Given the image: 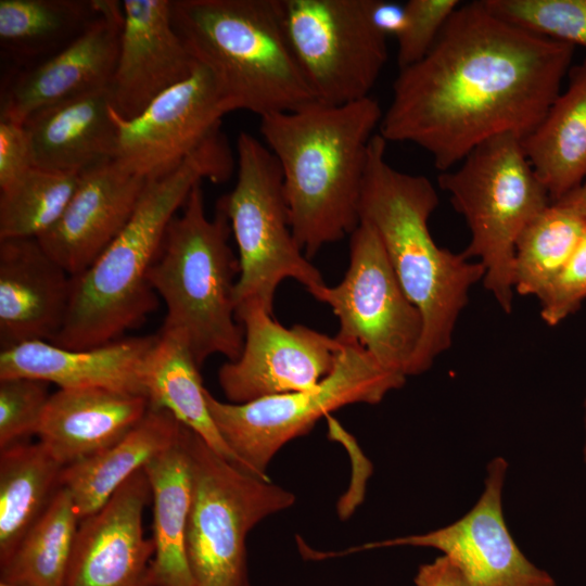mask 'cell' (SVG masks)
Listing matches in <instances>:
<instances>
[{
    "label": "cell",
    "mask_w": 586,
    "mask_h": 586,
    "mask_svg": "<svg viewBox=\"0 0 586 586\" xmlns=\"http://www.w3.org/2000/svg\"><path fill=\"white\" fill-rule=\"evenodd\" d=\"M575 47L517 26L483 0L460 4L430 51L399 69L379 125L443 171L495 136H528L559 95Z\"/></svg>",
    "instance_id": "6da1fadb"
},
{
    "label": "cell",
    "mask_w": 586,
    "mask_h": 586,
    "mask_svg": "<svg viewBox=\"0 0 586 586\" xmlns=\"http://www.w3.org/2000/svg\"><path fill=\"white\" fill-rule=\"evenodd\" d=\"M233 161L218 130L173 169L148 177L123 231L84 272L73 277L68 314L51 343L89 349L114 342L141 323L157 305L149 273L169 221L203 179L226 181Z\"/></svg>",
    "instance_id": "7a4b0ae2"
},
{
    "label": "cell",
    "mask_w": 586,
    "mask_h": 586,
    "mask_svg": "<svg viewBox=\"0 0 586 586\" xmlns=\"http://www.w3.org/2000/svg\"><path fill=\"white\" fill-rule=\"evenodd\" d=\"M382 115L368 97L341 105L313 101L260 118L264 143L281 168L291 228L307 258L359 225L369 145Z\"/></svg>",
    "instance_id": "3957f363"
},
{
    "label": "cell",
    "mask_w": 586,
    "mask_h": 586,
    "mask_svg": "<svg viewBox=\"0 0 586 586\" xmlns=\"http://www.w3.org/2000/svg\"><path fill=\"white\" fill-rule=\"evenodd\" d=\"M386 141L371 139L364 176L359 218L378 233L396 277L423 319V332L409 375L425 372L453 343L456 322L469 291L485 269L438 246L429 218L438 205L432 182L394 168L385 157Z\"/></svg>",
    "instance_id": "277c9868"
},
{
    "label": "cell",
    "mask_w": 586,
    "mask_h": 586,
    "mask_svg": "<svg viewBox=\"0 0 586 586\" xmlns=\"http://www.w3.org/2000/svg\"><path fill=\"white\" fill-rule=\"evenodd\" d=\"M170 14L228 113L262 118L317 101L288 41L280 0H171Z\"/></svg>",
    "instance_id": "5b68a950"
},
{
    "label": "cell",
    "mask_w": 586,
    "mask_h": 586,
    "mask_svg": "<svg viewBox=\"0 0 586 586\" xmlns=\"http://www.w3.org/2000/svg\"><path fill=\"white\" fill-rule=\"evenodd\" d=\"M230 233L221 209L216 207L213 218L206 215L199 182L169 221L149 273L166 306L160 334L181 341L199 367L215 354L234 361L243 348L234 303L240 267L228 243Z\"/></svg>",
    "instance_id": "8992f818"
},
{
    "label": "cell",
    "mask_w": 586,
    "mask_h": 586,
    "mask_svg": "<svg viewBox=\"0 0 586 586\" xmlns=\"http://www.w3.org/2000/svg\"><path fill=\"white\" fill-rule=\"evenodd\" d=\"M521 141L513 133L487 139L458 168L443 171L437 179L470 229L471 240L463 256L479 258L485 269L484 286L507 314L513 307L517 240L552 203Z\"/></svg>",
    "instance_id": "52a82bcc"
},
{
    "label": "cell",
    "mask_w": 586,
    "mask_h": 586,
    "mask_svg": "<svg viewBox=\"0 0 586 586\" xmlns=\"http://www.w3.org/2000/svg\"><path fill=\"white\" fill-rule=\"evenodd\" d=\"M237 155L235 184L216 204L228 217L239 251L235 309L256 301L272 314L276 290L286 278L302 283L319 301L327 285L293 234L277 158L245 131L237 138Z\"/></svg>",
    "instance_id": "ba28073f"
},
{
    "label": "cell",
    "mask_w": 586,
    "mask_h": 586,
    "mask_svg": "<svg viewBox=\"0 0 586 586\" xmlns=\"http://www.w3.org/2000/svg\"><path fill=\"white\" fill-rule=\"evenodd\" d=\"M341 342L333 370L313 390L232 404L205 388L212 418L247 473L269 480L266 470L272 457L310 432L319 419L347 405L379 404L405 384L407 377L381 366L357 342Z\"/></svg>",
    "instance_id": "9c48e42d"
},
{
    "label": "cell",
    "mask_w": 586,
    "mask_h": 586,
    "mask_svg": "<svg viewBox=\"0 0 586 586\" xmlns=\"http://www.w3.org/2000/svg\"><path fill=\"white\" fill-rule=\"evenodd\" d=\"M192 504L186 555L192 586H250V531L295 502L292 492L250 474L189 430Z\"/></svg>",
    "instance_id": "30bf717a"
},
{
    "label": "cell",
    "mask_w": 586,
    "mask_h": 586,
    "mask_svg": "<svg viewBox=\"0 0 586 586\" xmlns=\"http://www.w3.org/2000/svg\"><path fill=\"white\" fill-rule=\"evenodd\" d=\"M379 0H280L293 55L315 99L341 105L370 97L388 58Z\"/></svg>",
    "instance_id": "8fae6325"
},
{
    "label": "cell",
    "mask_w": 586,
    "mask_h": 586,
    "mask_svg": "<svg viewBox=\"0 0 586 586\" xmlns=\"http://www.w3.org/2000/svg\"><path fill=\"white\" fill-rule=\"evenodd\" d=\"M349 237L348 269L337 285L326 286L319 302L339 319L336 339L357 342L381 366L408 377L423 332L421 313L372 226L360 221Z\"/></svg>",
    "instance_id": "7c38bea8"
},
{
    "label": "cell",
    "mask_w": 586,
    "mask_h": 586,
    "mask_svg": "<svg viewBox=\"0 0 586 586\" xmlns=\"http://www.w3.org/2000/svg\"><path fill=\"white\" fill-rule=\"evenodd\" d=\"M508 470L504 457L486 467L484 488L474 506L453 523L416 535L372 542L342 553L386 547H425L442 552L458 570L463 586H557L519 548L507 525L502 493Z\"/></svg>",
    "instance_id": "4fadbf2b"
},
{
    "label": "cell",
    "mask_w": 586,
    "mask_h": 586,
    "mask_svg": "<svg viewBox=\"0 0 586 586\" xmlns=\"http://www.w3.org/2000/svg\"><path fill=\"white\" fill-rule=\"evenodd\" d=\"M244 330L239 358L224 364L218 381L232 404L315 388L334 368L342 342L303 324L285 328L256 301L241 303Z\"/></svg>",
    "instance_id": "5bb4252c"
},
{
    "label": "cell",
    "mask_w": 586,
    "mask_h": 586,
    "mask_svg": "<svg viewBox=\"0 0 586 586\" xmlns=\"http://www.w3.org/2000/svg\"><path fill=\"white\" fill-rule=\"evenodd\" d=\"M227 113L213 75L199 64L188 79L163 92L137 117L124 119L113 109L115 158L146 178L164 174L218 131Z\"/></svg>",
    "instance_id": "9a60e30c"
},
{
    "label": "cell",
    "mask_w": 586,
    "mask_h": 586,
    "mask_svg": "<svg viewBox=\"0 0 586 586\" xmlns=\"http://www.w3.org/2000/svg\"><path fill=\"white\" fill-rule=\"evenodd\" d=\"M151 497L142 468L99 511L80 520L64 586H157L154 543L142 526Z\"/></svg>",
    "instance_id": "2e32d148"
},
{
    "label": "cell",
    "mask_w": 586,
    "mask_h": 586,
    "mask_svg": "<svg viewBox=\"0 0 586 586\" xmlns=\"http://www.w3.org/2000/svg\"><path fill=\"white\" fill-rule=\"evenodd\" d=\"M99 1L97 17L69 44L9 77L1 89L0 119L24 124L46 106L110 86L124 13L119 1Z\"/></svg>",
    "instance_id": "e0dca14e"
},
{
    "label": "cell",
    "mask_w": 586,
    "mask_h": 586,
    "mask_svg": "<svg viewBox=\"0 0 586 586\" xmlns=\"http://www.w3.org/2000/svg\"><path fill=\"white\" fill-rule=\"evenodd\" d=\"M122 7L119 52L109 89L114 111L132 119L188 79L199 63L173 26L171 0H125Z\"/></svg>",
    "instance_id": "ac0fdd59"
},
{
    "label": "cell",
    "mask_w": 586,
    "mask_h": 586,
    "mask_svg": "<svg viewBox=\"0 0 586 586\" xmlns=\"http://www.w3.org/2000/svg\"><path fill=\"white\" fill-rule=\"evenodd\" d=\"M146 179L116 158L82 171L61 217L38 242L72 277L80 275L123 231Z\"/></svg>",
    "instance_id": "d6986e66"
},
{
    "label": "cell",
    "mask_w": 586,
    "mask_h": 586,
    "mask_svg": "<svg viewBox=\"0 0 586 586\" xmlns=\"http://www.w3.org/2000/svg\"><path fill=\"white\" fill-rule=\"evenodd\" d=\"M73 277L36 238L0 240V344L52 342L66 320Z\"/></svg>",
    "instance_id": "ffe728a7"
},
{
    "label": "cell",
    "mask_w": 586,
    "mask_h": 586,
    "mask_svg": "<svg viewBox=\"0 0 586 586\" xmlns=\"http://www.w3.org/2000/svg\"><path fill=\"white\" fill-rule=\"evenodd\" d=\"M157 339L129 337L89 349H67L47 341L21 343L1 349L0 379L25 377L60 388L102 387L145 396L143 369Z\"/></svg>",
    "instance_id": "44dd1931"
},
{
    "label": "cell",
    "mask_w": 586,
    "mask_h": 586,
    "mask_svg": "<svg viewBox=\"0 0 586 586\" xmlns=\"http://www.w3.org/2000/svg\"><path fill=\"white\" fill-rule=\"evenodd\" d=\"M149 409L143 395L102 387L59 388L50 395L37 435L67 467L122 441Z\"/></svg>",
    "instance_id": "7402d4cb"
},
{
    "label": "cell",
    "mask_w": 586,
    "mask_h": 586,
    "mask_svg": "<svg viewBox=\"0 0 586 586\" xmlns=\"http://www.w3.org/2000/svg\"><path fill=\"white\" fill-rule=\"evenodd\" d=\"M110 89L84 93L31 114L24 127L35 167L71 174L115 158L117 126Z\"/></svg>",
    "instance_id": "603a6c76"
},
{
    "label": "cell",
    "mask_w": 586,
    "mask_h": 586,
    "mask_svg": "<svg viewBox=\"0 0 586 586\" xmlns=\"http://www.w3.org/2000/svg\"><path fill=\"white\" fill-rule=\"evenodd\" d=\"M183 430L170 412L150 407L122 441L64 467L61 483L69 492L79 519L99 511L126 480L175 445Z\"/></svg>",
    "instance_id": "cb8c5ba5"
},
{
    "label": "cell",
    "mask_w": 586,
    "mask_h": 586,
    "mask_svg": "<svg viewBox=\"0 0 586 586\" xmlns=\"http://www.w3.org/2000/svg\"><path fill=\"white\" fill-rule=\"evenodd\" d=\"M521 142L551 202L586 181V59L570 69L565 91Z\"/></svg>",
    "instance_id": "d4e9b609"
},
{
    "label": "cell",
    "mask_w": 586,
    "mask_h": 586,
    "mask_svg": "<svg viewBox=\"0 0 586 586\" xmlns=\"http://www.w3.org/2000/svg\"><path fill=\"white\" fill-rule=\"evenodd\" d=\"M189 429L180 440L151 459L144 471L153 500V573L157 586H192L186 533L192 504Z\"/></svg>",
    "instance_id": "484cf974"
},
{
    "label": "cell",
    "mask_w": 586,
    "mask_h": 586,
    "mask_svg": "<svg viewBox=\"0 0 586 586\" xmlns=\"http://www.w3.org/2000/svg\"><path fill=\"white\" fill-rule=\"evenodd\" d=\"M199 368L181 341L158 334L142 377L150 407L167 410L218 456L244 470L212 418Z\"/></svg>",
    "instance_id": "4316f807"
},
{
    "label": "cell",
    "mask_w": 586,
    "mask_h": 586,
    "mask_svg": "<svg viewBox=\"0 0 586 586\" xmlns=\"http://www.w3.org/2000/svg\"><path fill=\"white\" fill-rule=\"evenodd\" d=\"M63 469L40 442L0 449V563L11 556L62 487Z\"/></svg>",
    "instance_id": "83f0119b"
},
{
    "label": "cell",
    "mask_w": 586,
    "mask_h": 586,
    "mask_svg": "<svg viewBox=\"0 0 586 586\" xmlns=\"http://www.w3.org/2000/svg\"><path fill=\"white\" fill-rule=\"evenodd\" d=\"M99 0H0L2 55L18 69L52 56L97 17Z\"/></svg>",
    "instance_id": "f1b7e54d"
},
{
    "label": "cell",
    "mask_w": 586,
    "mask_h": 586,
    "mask_svg": "<svg viewBox=\"0 0 586 586\" xmlns=\"http://www.w3.org/2000/svg\"><path fill=\"white\" fill-rule=\"evenodd\" d=\"M80 519L61 487L11 556L0 563V582L14 586H64Z\"/></svg>",
    "instance_id": "f546056e"
},
{
    "label": "cell",
    "mask_w": 586,
    "mask_h": 586,
    "mask_svg": "<svg viewBox=\"0 0 586 586\" xmlns=\"http://www.w3.org/2000/svg\"><path fill=\"white\" fill-rule=\"evenodd\" d=\"M586 232V220L553 202L519 235L513 262V288L538 300L562 270Z\"/></svg>",
    "instance_id": "4dcf8cb0"
},
{
    "label": "cell",
    "mask_w": 586,
    "mask_h": 586,
    "mask_svg": "<svg viewBox=\"0 0 586 586\" xmlns=\"http://www.w3.org/2000/svg\"><path fill=\"white\" fill-rule=\"evenodd\" d=\"M81 174L30 167L0 189V240L38 238L61 217Z\"/></svg>",
    "instance_id": "1f68e13d"
},
{
    "label": "cell",
    "mask_w": 586,
    "mask_h": 586,
    "mask_svg": "<svg viewBox=\"0 0 586 586\" xmlns=\"http://www.w3.org/2000/svg\"><path fill=\"white\" fill-rule=\"evenodd\" d=\"M497 16L540 36L586 48V0H483Z\"/></svg>",
    "instance_id": "d6a6232c"
},
{
    "label": "cell",
    "mask_w": 586,
    "mask_h": 586,
    "mask_svg": "<svg viewBox=\"0 0 586 586\" xmlns=\"http://www.w3.org/2000/svg\"><path fill=\"white\" fill-rule=\"evenodd\" d=\"M49 398L48 382L25 377L0 379V449L37 434Z\"/></svg>",
    "instance_id": "836d02e7"
},
{
    "label": "cell",
    "mask_w": 586,
    "mask_h": 586,
    "mask_svg": "<svg viewBox=\"0 0 586 586\" xmlns=\"http://www.w3.org/2000/svg\"><path fill=\"white\" fill-rule=\"evenodd\" d=\"M460 4L458 0H409L403 4V21L395 36L399 69L425 56Z\"/></svg>",
    "instance_id": "e575fe53"
},
{
    "label": "cell",
    "mask_w": 586,
    "mask_h": 586,
    "mask_svg": "<svg viewBox=\"0 0 586 586\" xmlns=\"http://www.w3.org/2000/svg\"><path fill=\"white\" fill-rule=\"evenodd\" d=\"M586 300V232L540 301V317L557 326L579 309Z\"/></svg>",
    "instance_id": "d590c367"
},
{
    "label": "cell",
    "mask_w": 586,
    "mask_h": 586,
    "mask_svg": "<svg viewBox=\"0 0 586 586\" xmlns=\"http://www.w3.org/2000/svg\"><path fill=\"white\" fill-rule=\"evenodd\" d=\"M33 166L31 144L24 125L0 119V189Z\"/></svg>",
    "instance_id": "8d00e7d4"
},
{
    "label": "cell",
    "mask_w": 586,
    "mask_h": 586,
    "mask_svg": "<svg viewBox=\"0 0 586 586\" xmlns=\"http://www.w3.org/2000/svg\"><path fill=\"white\" fill-rule=\"evenodd\" d=\"M416 586H463L456 566L441 556L430 563L419 566L415 576Z\"/></svg>",
    "instance_id": "74e56055"
},
{
    "label": "cell",
    "mask_w": 586,
    "mask_h": 586,
    "mask_svg": "<svg viewBox=\"0 0 586 586\" xmlns=\"http://www.w3.org/2000/svg\"><path fill=\"white\" fill-rule=\"evenodd\" d=\"M557 202L572 208L586 220V181Z\"/></svg>",
    "instance_id": "f35d334b"
},
{
    "label": "cell",
    "mask_w": 586,
    "mask_h": 586,
    "mask_svg": "<svg viewBox=\"0 0 586 586\" xmlns=\"http://www.w3.org/2000/svg\"><path fill=\"white\" fill-rule=\"evenodd\" d=\"M583 460L586 463V398H585V438L583 445Z\"/></svg>",
    "instance_id": "ab89813d"
},
{
    "label": "cell",
    "mask_w": 586,
    "mask_h": 586,
    "mask_svg": "<svg viewBox=\"0 0 586 586\" xmlns=\"http://www.w3.org/2000/svg\"><path fill=\"white\" fill-rule=\"evenodd\" d=\"M0 586H14V585H10V584L0 582Z\"/></svg>",
    "instance_id": "60d3db41"
}]
</instances>
